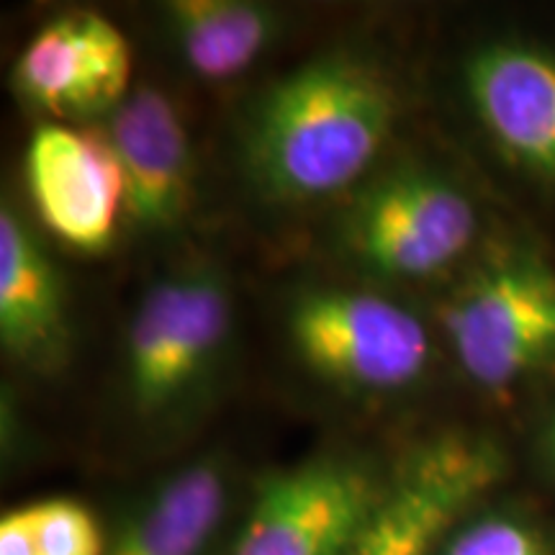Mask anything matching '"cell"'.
<instances>
[{
	"label": "cell",
	"mask_w": 555,
	"mask_h": 555,
	"mask_svg": "<svg viewBox=\"0 0 555 555\" xmlns=\"http://www.w3.org/2000/svg\"><path fill=\"white\" fill-rule=\"evenodd\" d=\"M457 88L496 163L527 189L555 198V41L489 34L463 52Z\"/></svg>",
	"instance_id": "obj_8"
},
{
	"label": "cell",
	"mask_w": 555,
	"mask_h": 555,
	"mask_svg": "<svg viewBox=\"0 0 555 555\" xmlns=\"http://www.w3.org/2000/svg\"><path fill=\"white\" fill-rule=\"evenodd\" d=\"M18 512L34 555H106V530L75 499H41Z\"/></svg>",
	"instance_id": "obj_16"
},
{
	"label": "cell",
	"mask_w": 555,
	"mask_h": 555,
	"mask_svg": "<svg viewBox=\"0 0 555 555\" xmlns=\"http://www.w3.org/2000/svg\"><path fill=\"white\" fill-rule=\"evenodd\" d=\"M391 463L322 450L255 486L221 555H343L384 494Z\"/></svg>",
	"instance_id": "obj_7"
},
{
	"label": "cell",
	"mask_w": 555,
	"mask_h": 555,
	"mask_svg": "<svg viewBox=\"0 0 555 555\" xmlns=\"http://www.w3.org/2000/svg\"><path fill=\"white\" fill-rule=\"evenodd\" d=\"M512 455L494 433L448 427L391 463L384 494L343 555H433L463 515L502 491Z\"/></svg>",
	"instance_id": "obj_6"
},
{
	"label": "cell",
	"mask_w": 555,
	"mask_h": 555,
	"mask_svg": "<svg viewBox=\"0 0 555 555\" xmlns=\"http://www.w3.org/2000/svg\"><path fill=\"white\" fill-rule=\"evenodd\" d=\"M159 16L185 67L211 82L240 78L281 34V13L253 0H170Z\"/></svg>",
	"instance_id": "obj_13"
},
{
	"label": "cell",
	"mask_w": 555,
	"mask_h": 555,
	"mask_svg": "<svg viewBox=\"0 0 555 555\" xmlns=\"http://www.w3.org/2000/svg\"><path fill=\"white\" fill-rule=\"evenodd\" d=\"M399 114V90L376 62L345 50L319 54L249 108L242 168L273 204H322L365 183Z\"/></svg>",
	"instance_id": "obj_1"
},
{
	"label": "cell",
	"mask_w": 555,
	"mask_h": 555,
	"mask_svg": "<svg viewBox=\"0 0 555 555\" xmlns=\"http://www.w3.org/2000/svg\"><path fill=\"white\" fill-rule=\"evenodd\" d=\"M530 461L538 476L555 489V388L540 406L530 435Z\"/></svg>",
	"instance_id": "obj_17"
},
{
	"label": "cell",
	"mask_w": 555,
	"mask_h": 555,
	"mask_svg": "<svg viewBox=\"0 0 555 555\" xmlns=\"http://www.w3.org/2000/svg\"><path fill=\"white\" fill-rule=\"evenodd\" d=\"M496 224L453 172L404 163L367 178L339 214L335 240L360 273L393 283H448Z\"/></svg>",
	"instance_id": "obj_3"
},
{
	"label": "cell",
	"mask_w": 555,
	"mask_h": 555,
	"mask_svg": "<svg viewBox=\"0 0 555 555\" xmlns=\"http://www.w3.org/2000/svg\"><path fill=\"white\" fill-rule=\"evenodd\" d=\"M437 330L457 373L509 401L555 380V258L522 229L499 227L446 283Z\"/></svg>",
	"instance_id": "obj_2"
},
{
	"label": "cell",
	"mask_w": 555,
	"mask_h": 555,
	"mask_svg": "<svg viewBox=\"0 0 555 555\" xmlns=\"http://www.w3.org/2000/svg\"><path fill=\"white\" fill-rule=\"evenodd\" d=\"M283 324L298 363L356 397L412 391L435 363L429 324L376 288L304 286L288 298Z\"/></svg>",
	"instance_id": "obj_5"
},
{
	"label": "cell",
	"mask_w": 555,
	"mask_h": 555,
	"mask_svg": "<svg viewBox=\"0 0 555 555\" xmlns=\"http://www.w3.org/2000/svg\"><path fill=\"white\" fill-rule=\"evenodd\" d=\"M13 88L31 108L52 116H99L75 11L52 18L13 65Z\"/></svg>",
	"instance_id": "obj_14"
},
{
	"label": "cell",
	"mask_w": 555,
	"mask_h": 555,
	"mask_svg": "<svg viewBox=\"0 0 555 555\" xmlns=\"http://www.w3.org/2000/svg\"><path fill=\"white\" fill-rule=\"evenodd\" d=\"M234 301L214 262H191L155 278L124 337V391L150 429H178L196 416L224 371Z\"/></svg>",
	"instance_id": "obj_4"
},
{
	"label": "cell",
	"mask_w": 555,
	"mask_h": 555,
	"mask_svg": "<svg viewBox=\"0 0 555 555\" xmlns=\"http://www.w3.org/2000/svg\"><path fill=\"white\" fill-rule=\"evenodd\" d=\"M234 474L224 455H198L144 486L106 532V555H221Z\"/></svg>",
	"instance_id": "obj_11"
},
{
	"label": "cell",
	"mask_w": 555,
	"mask_h": 555,
	"mask_svg": "<svg viewBox=\"0 0 555 555\" xmlns=\"http://www.w3.org/2000/svg\"><path fill=\"white\" fill-rule=\"evenodd\" d=\"M0 555H34L29 530L18 509H11L0 519Z\"/></svg>",
	"instance_id": "obj_18"
},
{
	"label": "cell",
	"mask_w": 555,
	"mask_h": 555,
	"mask_svg": "<svg viewBox=\"0 0 555 555\" xmlns=\"http://www.w3.org/2000/svg\"><path fill=\"white\" fill-rule=\"evenodd\" d=\"M24 168L41 224L78 253H106L124 221V180L106 131L41 124Z\"/></svg>",
	"instance_id": "obj_9"
},
{
	"label": "cell",
	"mask_w": 555,
	"mask_h": 555,
	"mask_svg": "<svg viewBox=\"0 0 555 555\" xmlns=\"http://www.w3.org/2000/svg\"><path fill=\"white\" fill-rule=\"evenodd\" d=\"M0 345L13 363L39 376L60 373L73 347L60 268L9 198L0 206Z\"/></svg>",
	"instance_id": "obj_12"
},
{
	"label": "cell",
	"mask_w": 555,
	"mask_h": 555,
	"mask_svg": "<svg viewBox=\"0 0 555 555\" xmlns=\"http://www.w3.org/2000/svg\"><path fill=\"white\" fill-rule=\"evenodd\" d=\"M124 180V221L163 237L189 219L196 163L180 111L155 86H137L101 127Z\"/></svg>",
	"instance_id": "obj_10"
},
{
	"label": "cell",
	"mask_w": 555,
	"mask_h": 555,
	"mask_svg": "<svg viewBox=\"0 0 555 555\" xmlns=\"http://www.w3.org/2000/svg\"><path fill=\"white\" fill-rule=\"evenodd\" d=\"M433 555H555V517L502 489L457 519Z\"/></svg>",
	"instance_id": "obj_15"
}]
</instances>
